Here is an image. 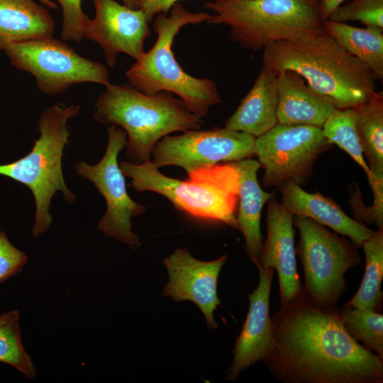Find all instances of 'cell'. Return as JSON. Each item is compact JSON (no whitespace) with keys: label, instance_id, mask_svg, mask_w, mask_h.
<instances>
[{"label":"cell","instance_id":"1f68e13d","mask_svg":"<svg viewBox=\"0 0 383 383\" xmlns=\"http://www.w3.org/2000/svg\"><path fill=\"white\" fill-rule=\"evenodd\" d=\"M180 0H137V9L143 11L148 23L161 13L167 14Z\"/></svg>","mask_w":383,"mask_h":383},{"label":"cell","instance_id":"e0dca14e","mask_svg":"<svg viewBox=\"0 0 383 383\" xmlns=\"http://www.w3.org/2000/svg\"><path fill=\"white\" fill-rule=\"evenodd\" d=\"M278 189L282 204L294 216L307 217L328 226L348 237L356 246H361L374 233L361 222L349 217L333 200L318 192L309 193L292 181Z\"/></svg>","mask_w":383,"mask_h":383},{"label":"cell","instance_id":"7a4b0ae2","mask_svg":"<svg viewBox=\"0 0 383 383\" xmlns=\"http://www.w3.org/2000/svg\"><path fill=\"white\" fill-rule=\"evenodd\" d=\"M263 50L262 66L270 72H296L337 109L354 108L375 91L377 79L370 68L326 31L301 42H275Z\"/></svg>","mask_w":383,"mask_h":383},{"label":"cell","instance_id":"d6986e66","mask_svg":"<svg viewBox=\"0 0 383 383\" xmlns=\"http://www.w3.org/2000/svg\"><path fill=\"white\" fill-rule=\"evenodd\" d=\"M230 163L238 174L237 228L243 235L250 258L257 266L263 245L261 213L264 205L274 197V194L265 192L258 183L257 172L260 167L258 161L246 158Z\"/></svg>","mask_w":383,"mask_h":383},{"label":"cell","instance_id":"30bf717a","mask_svg":"<svg viewBox=\"0 0 383 383\" xmlns=\"http://www.w3.org/2000/svg\"><path fill=\"white\" fill-rule=\"evenodd\" d=\"M331 145L322 128L277 123L255 139V154L265 170L264 186L279 188L289 181L304 184L318 157Z\"/></svg>","mask_w":383,"mask_h":383},{"label":"cell","instance_id":"4316f807","mask_svg":"<svg viewBox=\"0 0 383 383\" xmlns=\"http://www.w3.org/2000/svg\"><path fill=\"white\" fill-rule=\"evenodd\" d=\"M17 310L0 315V362L11 365L26 378L32 379L36 369L22 343Z\"/></svg>","mask_w":383,"mask_h":383},{"label":"cell","instance_id":"7c38bea8","mask_svg":"<svg viewBox=\"0 0 383 383\" xmlns=\"http://www.w3.org/2000/svg\"><path fill=\"white\" fill-rule=\"evenodd\" d=\"M255 139L251 135L225 127L189 130L160 139L152 150L151 161L159 169L169 165L180 167L189 175L220 162L253 157Z\"/></svg>","mask_w":383,"mask_h":383},{"label":"cell","instance_id":"9c48e42d","mask_svg":"<svg viewBox=\"0 0 383 383\" xmlns=\"http://www.w3.org/2000/svg\"><path fill=\"white\" fill-rule=\"evenodd\" d=\"M4 50L15 67L34 76L38 88L45 94H61L79 83L105 87L111 83L102 63L83 57L53 37L12 44Z\"/></svg>","mask_w":383,"mask_h":383},{"label":"cell","instance_id":"3957f363","mask_svg":"<svg viewBox=\"0 0 383 383\" xmlns=\"http://www.w3.org/2000/svg\"><path fill=\"white\" fill-rule=\"evenodd\" d=\"M94 106V117L98 122L125 131L126 156L135 164L150 160L155 145L165 136L200 129L202 124L201 118L173 94L149 95L130 84L110 83Z\"/></svg>","mask_w":383,"mask_h":383},{"label":"cell","instance_id":"277c9868","mask_svg":"<svg viewBox=\"0 0 383 383\" xmlns=\"http://www.w3.org/2000/svg\"><path fill=\"white\" fill-rule=\"evenodd\" d=\"M211 16L204 11H189L179 2L172 7L169 15L156 16L152 25L156 40L126 72L129 84L149 95L161 91L174 94L189 111L201 118L206 117L210 109L222 101L218 87L211 79L197 78L184 71L172 48L183 27L207 22Z\"/></svg>","mask_w":383,"mask_h":383},{"label":"cell","instance_id":"2e32d148","mask_svg":"<svg viewBox=\"0 0 383 383\" xmlns=\"http://www.w3.org/2000/svg\"><path fill=\"white\" fill-rule=\"evenodd\" d=\"M267 202V234L257 267H272L277 271L279 300L283 306L303 292L296 260L294 215L274 197Z\"/></svg>","mask_w":383,"mask_h":383},{"label":"cell","instance_id":"f1b7e54d","mask_svg":"<svg viewBox=\"0 0 383 383\" xmlns=\"http://www.w3.org/2000/svg\"><path fill=\"white\" fill-rule=\"evenodd\" d=\"M62 10V38L64 40L81 42L91 19L82 11V0H56Z\"/></svg>","mask_w":383,"mask_h":383},{"label":"cell","instance_id":"484cf974","mask_svg":"<svg viewBox=\"0 0 383 383\" xmlns=\"http://www.w3.org/2000/svg\"><path fill=\"white\" fill-rule=\"evenodd\" d=\"M322 131L331 145H337L355 160L368 179L370 170L362 152L353 108L335 109L325 121Z\"/></svg>","mask_w":383,"mask_h":383},{"label":"cell","instance_id":"4fadbf2b","mask_svg":"<svg viewBox=\"0 0 383 383\" xmlns=\"http://www.w3.org/2000/svg\"><path fill=\"white\" fill-rule=\"evenodd\" d=\"M96 15L90 21L84 38L102 48L109 67L115 65L120 53L138 59L145 52L144 43L150 35L143 11L121 5L116 0H93Z\"/></svg>","mask_w":383,"mask_h":383},{"label":"cell","instance_id":"f546056e","mask_svg":"<svg viewBox=\"0 0 383 383\" xmlns=\"http://www.w3.org/2000/svg\"><path fill=\"white\" fill-rule=\"evenodd\" d=\"M368 182L374 195L372 206L365 207L357 192L353 194L350 204L357 219L367 223H375L378 228L383 229V178H372Z\"/></svg>","mask_w":383,"mask_h":383},{"label":"cell","instance_id":"52a82bcc","mask_svg":"<svg viewBox=\"0 0 383 383\" xmlns=\"http://www.w3.org/2000/svg\"><path fill=\"white\" fill-rule=\"evenodd\" d=\"M80 106L58 103L41 114L38 130L40 135L32 150L24 157L0 165V174L18 182L30 189L35 203L33 237L45 233L52 223L51 200L61 192L68 204L75 201V195L67 187L62 173L63 150L69 143L67 124L75 117Z\"/></svg>","mask_w":383,"mask_h":383},{"label":"cell","instance_id":"7402d4cb","mask_svg":"<svg viewBox=\"0 0 383 383\" xmlns=\"http://www.w3.org/2000/svg\"><path fill=\"white\" fill-rule=\"evenodd\" d=\"M356 128L371 178H383V92L374 91L353 108Z\"/></svg>","mask_w":383,"mask_h":383},{"label":"cell","instance_id":"8fae6325","mask_svg":"<svg viewBox=\"0 0 383 383\" xmlns=\"http://www.w3.org/2000/svg\"><path fill=\"white\" fill-rule=\"evenodd\" d=\"M108 138L106 152L97 164L80 161L74 167L79 176L95 186L106 201V211L98 222L99 230L105 236L137 249L140 242L139 236L132 231L131 219L143 214L146 208L128 195L124 175L118 163V154L126 143L125 131L111 125Z\"/></svg>","mask_w":383,"mask_h":383},{"label":"cell","instance_id":"e575fe53","mask_svg":"<svg viewBox=\"0 0 383 383\" xmlns=\"http://www.w3.org/2000/svg\"><path fill=\"white\" fill-rule=\"evenodd\" d=\"M42 4L48 6L50 9H57V5L50 0H39Z\"/></svg>","mask_w":383,"mask_h":383},{"label":"cell","instance_id":"d4e9b609","mask_svg":"<svg viewBox=\"0 0 383 383\" xmlns=\"http://www.w3.org/2000/svg\"><path fill=\"white\" fill-rule=\"evenodd\" d=\"M343 327L355 341L383 360V315L366 309H338Z\"/></svg>","mask_w":383,"mask_h":383},{"label":"cell","instance_id":"5b68a950","mask_svg":"<svg viewBox=\"0 0 383 383\" xmlns=\"http://www.w3.org/2000/svg\"><path fill=\"white\" fill-rule=\"evenodd\" d=\"M321 0H211L209 25L229 27L231 39L257 52L278 42H301L325 32Z\"/></svg>","mask_w":383,"mask_h":383},{"label":"cell","instance_id":"44dd1931","mask_svg":"<svg viewBox=\"0 0 383 383\" xmlns=\"http://www.w3.org/2000/svg\"><path fill=\"white\" fill-rule=\"evenodd\" d=\"M54 30L49 12L34 0H0V49L53 37Z\"/></svg>","mask_w":383,"mask_h":383},{"label":"cell","instance_id":"836d02e7","mask_svg":"<svg viewBox=\"0 0 383 383\" xmlns=\"http://www.w3.org/2000/svg\"><path fill=\"white\" fill-rule=\"evenodd\" d=\"M123 4L131 9H137V0H121Z\"/></svg>","mask_w":383,"mask_h":383},{"label":"cell","instance_id":"4dcf8cb0","mask_svg":"<svg viewBox=\"0 0 383 383\" xmlns=\"http://www.w3.org/2000/svg\"><path fill=\"white\" fill-rule=\"evenodd\" d=\"M27 261L26 252L14 247L0 231V283L20 272Z\"/></svg>","mask_w":383,"mask_h":383},{"label":"cell","instance_id":"83f0119b","mask_svg":"<svg viewBox=\"0 0 383 383\" xmlns=\"http://www.w3.org/2000/svg\"><path fill=\"white\" fill-rule=\"evenodd\" d=\"M328 19L342 23L360 21L365 26L383 28V0H352L339 6Z\"/></svg>","mask_w":383,"mask_h":383},{"label":"cell","instance_id":"9a60e30c","mask_svg":"<svg viewBox=\"0 0 383 383\" xmlns=\"http://www.w3.org/2000/svg\"><path fill=\"white\" fill-rule=\"evenodd\" d=\"M259 282L249 294V309L233 350V358L226 379L234 381L240 372L259 361H264L272 343V323L270 296L274 270L257 267Z\"/></svg>","mask_w":383,"mask_h":383},{"label":"cell","instance_id":"cb8c5ba5","mask_svg":"<svg viewBox=\"0 0 383 383\" xmlns=\"http://www.w3.org/2000/svg\"><path fill=\"white\" fill-rule=\"evenodd\" d=\"M361 247L365 254V274L357 292L343 306L380 312L383 300V229L374 231Z\"/></svg>","mask_w":383,"mask_h":383},{"label":"cell","instance_id":"ba28073f","mask_svg":"<svg viewBox=\"0 0 383 383\" xmlns=\"http://www.w3.org/2000/svg\"><path fill=\"white\" fill-rule=\"evenodd\" d=\"M293 222L299 232L303 292L316 305L335 308L348 289L346 272L361 262L357 246L309 218L294 216Z\"/></svg>","mask_w":383,"mask_h":383},{"label":"cell","instance_id":"5bb4252c","mask_svg":"<svg viewBox=\"0 0 383 383\" xmlns=\"http://www.w3.org/2000/svg\"><path fill=\"white\" fill-rule=\"evenodd\" d=\"M226 260L224 255L215 260L201 261L192 257L187 248H176L163 260L169 276L163 295L174 301L194 302L204 314L208 327L216 330L213 312L221 304L217 281Z\"/></svg>","mask_w":383,"mask_h":383},{"label":"cell","instance_id":"603a6c76","mask_svg":"<svg viewBox=\"0 0 383 383\" xmlns=\"http://www.w3.org/2000/svg\"><path fill=\"white\" fill-rule=\"evenodd\" d=\"M323 24L338 44L368 66L377 80L383 81V28H358L329 19Z\"/></svg>","mask_w":383,"mask_h":383},{"label":"cell","instance_id":"6da1fadb","mask_svg":"<svg viewBox=\"0 0 383 383\" xmlns=\"http://www.w3.org/2000/svg\"><path fill=\"white\" fill-rule=\"evenodd\" d=\"M264 360L283 383H382L383 360L353 339L338 309L313 304L302 292L272 318Z\"/></svg>","mask_w":383,"mask_h":383},{"label":"cell","instance_id":"ac0fdd59","mask_svg":"<svg viewBox=\"0 0 383 383\" xmlns=\"http://www.w3.org/2000/svg\"><path fill=\"white\" fill-rule=\"evenodd\" d=\"M277 81V123L322 128L336 109L328 99L311 89L305 80L292 70L279 73Z\"/></svg>","mask_w":383,"mask_h":383},{"label":"cell","instance_id":"ffe728a7","mask_svg":"<svg viewBox=\"0 0 383 383\" xmlns=\"http://www.w3.org/2000/svg\"><path fill=\"white\" fill-rule=\"evenodd\" d=\"M277 76L262 66L252 87L224 127L257 138L277 123Z\"/></svg>","mask_w":383,"mask_h":383},{"label":"cell","instance_id":"d6a6232c","mask_svg":"<svg viewBox=\"0 0 383 383\" xmlns=\"http://www.w3.org/2000/svg\"><path fill=\"white\" fill-rule=\"evenodd\" d=\"M347 0H321L320 13L323 21L328 19L332 12Z\"/></svg>","mask_w":383,"mask_h":383},{"label":"cell","instance_id":"8992f818","mask_svg":"<svg viewBox=\"0 0 383 383\" xmlns=\"http://www.w3.org/2000/svg\"><path fill=\"white\" fill-rule=\"evenodd\" d=\"M119 167L136 192L157 193L179 211L237 228L238 174L230 162L193 172L187 180L165 176L150 160L140 164L123 161Z\"/></svg>","mask_w":383,"mask_h":383}]
</instances>
